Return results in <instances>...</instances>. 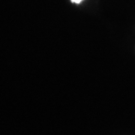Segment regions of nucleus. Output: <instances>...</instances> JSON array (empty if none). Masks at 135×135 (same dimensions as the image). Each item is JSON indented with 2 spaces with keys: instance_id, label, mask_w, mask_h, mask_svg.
Wrapping results in <instances>:
<instances>
[{
  "instance_id": "nucleus-1",
  "label": "nucleus",
  "mask_w": 135,
  "mask_h": 135,
  "mask_svg": "<svg viewBox=\"0 0 135 135\" xmlns=\"http://www.w3.org/2000/svg\"><path fill=\"white\" fill-rule=\"evenodd\" d=\"M82 0H71V1L73 3H75L77 4H79L80 3Z\"/></svg>"
}]
</instances>
